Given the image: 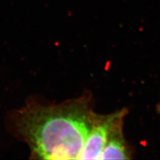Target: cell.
Listing matches in <instances>:
<instances>
[{"label":"cell","mask_w":160,"mask_h":160,"mask_svg":"<svg viewBox=\"0 0 160 160\" xmlns=\"http://www.w3.org/2000/svg\"><path fill=\"white\" fill-rule=\"evenodd\" d=\"M94 112L91 97L58 104L31 103L16 119L19 136L38 159H79Z\"/></svg>","instance_id":"cell-1"},{"label":"cell","mask_w":160,"mask_h":160,"mask_svg":"<svg viewBox=\"0 0 160 160\" xmlns=\"http://www.w3.org/2000/svg\"><path fill=\"white\" fill-rule=\"evenodd\" d=\"M128 112L122 109L107 115L95 113L79 159L99 160L102 152L113 128L123 122Z\"/></svg>","instance_id":"cell-2"},{"label":"cell","mask_w":160,"mask_h":160,"mask_svg":"<svg viewBox=\"0 0 160 160\" xmlns=\"http://www.w3.org/2000/svg\"><path fill=\"white\" fill-rule=\"evenodd\" d=\"M123 122H120L113 128L102 152L99 160L129 159L132 157L123 132Z\"/></svg>","instance_id":"cell-3"},{"label":"cell","mask_w":160,"mask_h":160,"mask_svg":"<svg viewBox=\"0 0 160 160\" xmlns=\"http://www.w3.org/2000/svg\"><path fill=\"white\" fill-rule=\"evenodd\" d=\"M158 112H159V113H160V103H159V105L158 107Z\"/></svg>","instance_id":"cell-4"}]
</instances>
